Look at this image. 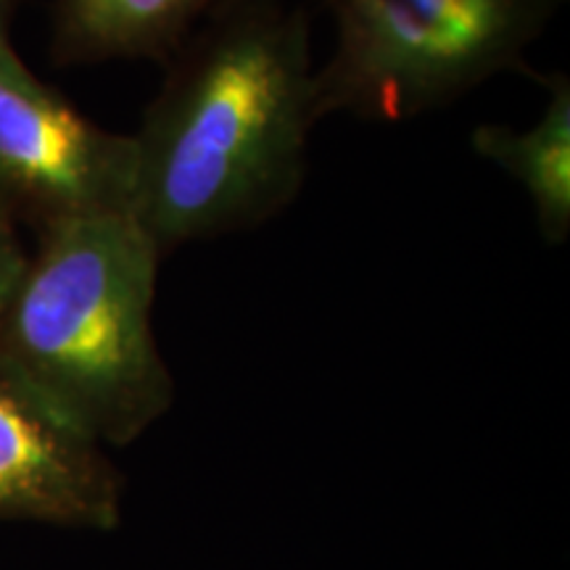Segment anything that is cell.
Wrapping results in <instances>:
<instances>
[{"instance_id":"cell-4","label":"cell","mask_w":570,"mask_h":570,"mask_svg":"<svg viewBox=\"0 0 570 570\" xmlns=\"http://www.w3.org/2000/svg\"><path fill=\"white\" fill-rule=\"evenodd\" d=\"M132 135L109 132L40 80L0 38V209L46 230L130 212Z\"/></svg>"},{"instance_id":"cell-5","label":"cell","mask_w":570,"mask_h":570,"mask_svg":"<svg viewBox=\"0 0 570 570\" xmlns=\"http://www.w3.org/2000/svg\"><path fill=\"white\" fill-rule=\"evenodd\" d=\"M122 473L0 373V520L111 531L122 520Z\"/></svg>"},{"instance_id":"cell-9","label":"cell","mask_w":570,"mask_h":570,"mask_svg":"<svg viewBox=\"0 0 570 570\" xmlns=\"http://www.w3.org/2000/svg\"><path fill=\"white\" fill-rule=\"evenodd\" d=\"M17 0H0V38H9V21Z\"/></svg>"},{"instance_id":"cell-6","label":"cell","mask_w":570,"mask_h":570,"mask_svg":"<svg viewBox=\"0 0 570 570\" xmlns=\"http://www.w3.org/2000/svg\"><path fill=\"white\" fill-rule=\"evenodd\" d=\"M225 0H56L51 56L61 67L167 63Z\"/></svg>"},{"instance_id":"cell-8","label":"cell","mask_w":570,"mask_h":570,"mask_svg":"<svg viewBox=\"0 0 570 570\" xmlns=\"http://www.w3.org/2000/svg\"><path fill=\"white\" fill-rule=\"evenodd\" d=\"M27 256L30 254L21 246L17 219L0 209V315H3L6 304H9L13 288H17L21 269L27 265Z\"/></svg>"},{"instance_id":"cell-3","label":"cell","mask_w":570,"mask_h":570,"mask_svg":"<svg viewBox=\"0 0 570 570\" xmlns=\"http://www.w3.org/2000/svg\"><path fill=\"white\" fill-rule=\"evenodd\" d=\"M336 42L315 69L317 122H402L460 101L525 53L566 0H323Z\"/></svg>"},{"instance_id":"cell-1","label":"cell","mask_w":570,"mask_h":570,"mask_svg":"<svg viewBox=\"0 0 570 570\" xmlns=\"http://www.w3.org/2000/svg\"><path fill=\"white\" fill-rule=\"evenodd\" d=\"M164 67L132 132L130 202L161 256L288 209L317 125L309 13L291 0H225Z\"/></svg>"},{"instance_id":"cell-2","label":"cell","mask_w":570,"mask_h":570,"mask_svg":"<svg viewBox=\"0 0 570 570\" xmlns=\"http://www.w3.org/2000/svg\"><path fill=\"white\" fill-rule=\"evenodd\" d=\"M161 252L130 212L38 233L0 315V373L101 449L127 446L175 404L154 333Z\"/></svg>"},{"instance_id":"cell-7","label":"cell","mask_w":570,"mask_h":570,"mask_svg":"<svg viewBox=\"0 0 570 570\" xmlns=\"http://www.w3.org/2000/svg\"><path fill=\"white\" fill-rule=\"evenodd\" d=\"M547 104L531 127L481 125L470 135L473 151L512 177L529 196L537 230L550 246L570 235V80L554 71L544 80Z\"/></svg>"}]
</instances>
